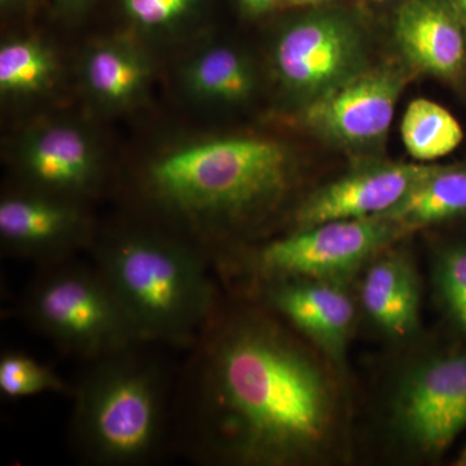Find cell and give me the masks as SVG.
Here are the masks:
<instances>
[{
	"mask_svg": "<svg viewBox=\"0 0 466 466\" xmlns=\"http://www.w3.org/2000/svg\"><path fill=\"white\" fill-rule=\"evenodd\" d=\"M191 348L175 410L193 460L287 465L323 441L327 381L278 325L218 308Z\"/></svg>",
	"mask_w": 466,
	"mask_h": 466,
	"instance_id": "cell-1",
	"label": "cell"
},
{
	"mask_svg": "<svg viewBox=\"0 0 466 466\" xmlns=\"http://www.w3.org/2000/svg\"><path fill=\"white\" fill-rule=\"evenodd\" d=\"M290 177L289 152L281 144L220 137L152 159L142 189L159 213L187 229L184 240L210 259L213 238L280 200Z\"/></svg>",
	"mask_w": 466,
	"mask_h": 466,
	"instance_id": "cell-2",
	"label": "cell"
},
{
	"mask_svg": "<svg viewBox=\"0 0 466 466\" xmlns=\"http://www.w3.org/2000/svg\"><path fill=\"white\" fill-rule=\"evenodd\" d=\"M94 244L95 267L144 341L192 346L218 309L211 260L175 233L124 229Z\"/></svg>",
	"mask_w": 466,
	"mask_h": 466,
	"instance_id": "cell-3",
	"label": "cell"
},
{
	"mask_svg": "<svg viewBox=\"0 0 466 466\" xmlns=\"http://www.w3.org/2000/svg\"><path fill=\"white\" fill-rule=\"evenodd\" d=\"M140 343L88 361L75 389L70 444L92 466H142L161 455L171 422L170 380Z\"/></svg>",
	"mask_w": 466,
	"mask_h": 466,
	"instance_id": "cell-4",
	"label": "cell"
},
{
	"mask_svg": "<svg viewBox=\"0 0 466 466\" xmlns=\"http://www.w3.org/2000/svg\"><path fill=\"white\" fill-rule=\"evenodd\" d=\"M21 312L61 351L87 363L148 343L94 263L67 259L41 266L24 294Z\"/></svg>",
	"mask_w": 466,
	"mask_h": 466,
	"instance_id": "cell-5",
	"label": "cell"
},
{
	"mask_svg": "<svg viewBox=\"0 0 466 466\" xmlns=\"http://www.w3.org/2000/svg\"><path fill=\"white\" fill-rule=\"evenodd\" d=\"M400 231V226L383 218L329 220L269 242L251 265L271 281L314 279L339 283Z\"/></svg>",
	"mask_w": 466,
	"mask_h": 466,
	"instance_id": "cell-6",
	"label": "cell"
},
{
	"mask_svg": "<svg viewBox=\"0 0 466 466\" xmlns=\"http://www.w3.org/2000/svg\"><path fill=\"white\" fill-rule=\"evenodd\" d=\"M403 434L441 453L466 428V352L426 361L404 380L395 406Z\"/></svg>",
	"mask_w": 466,
	"mask_h": 466,
	"instance_id": "cell-7",
	"label": "cell"
},
{
	"mask_svg": "<svg viewBox=\"0 0 466 466\" xmlns=\"http://www.w3.org/2000/svg\"><path fill=\"white\" fill-rule=\"evenodd\" d=\"M360 57L358 34L342 18L319 16L288 27L275 47V67L284 85L320 95L352 78Z\"/></svg>",
	"mask_w": 466,
	"mask_h": 466,
	"instance_id": "cell-8",
	"label": "cell"
},
{
	"mask_svg": "<svg viewBox=\"0 0 466 466\" xmlns=\"http://www.w3.org/2000/svg\"><path fill=\"white\" fill-rule=\"evenodd\" d=\"M0 238L15 256L52 265L90 242V225L78 202L27 189L0 201Z\"/></svg>",
	"mask_w": 466,
	"mask_h": 466,
	"instance_id": "cell-9",
	"label": "cell"
},
{
	"mask_svg": "<svg viewBox=\"0 0 466 466\" xmlns=\"http://www.w3.org/2000/svg\"><path fill=\"white\" fill-rule=\"evenodd\" d=\"M434 167L385 164L354 171L309 196L297 213V223L306 228L329 220L381 218Z\"/></svg>",
	"mask_w": 466,
	"mask_h": 466,
	"instance_id": "cell-10",
	"label": "cell"
},
{
	"mask_svg": "<svg viewBox=\"0 0 466 466\" xmlns=\"http://www.w3.org/2000/svg\"><path fill=\"white\" fill-rule=\"evenodd\" d=\"M400 90V79L388 72L352 76L312 101L306 119L339 142H372L390 127Z\"/></svg>",
	"mask_w": 466,
	"mask_h": 466,
	"instance_id": "cell-11",
	"label": "cell"
},
{
	"mask_svg": "<svg viewBox=\"0 0 466 466\" xmlns=\"http://www.w3.org/2000/svg\"><path fill=\"white\" fill-rule=\"evenodd\" d=\"M21 171L32 191L78 202L99 179V161L87 135L67 125L39 128L21 150Z\"/></svg>",
	"mask_w": 466,
	"mask_h": 466,
	"instance_id": "cell-12",
	"label": "cell"
},
{
	"mask_svg": "<svg viewBox=\"0 0 466 466\" xmlns=\"http://www.w3.org/2000/svg\"><path fill=\"white\" fill-rule=\"evenodd\" d=\"M269 300L297 329L332 357H341L354 323V305L333 281L284 279L272 281Z\"/></svg>",
	"mask_w": 466,
	"mask_h": 466,
	"instance_id": "cell-13",
	"label": "cell"
},
{
	"mask_svg": "<svg viewBox=\"0 0 466 466\" xmlns=\"http://www.w3.org/2000/svg\"><path fill=\"white\" fill-rule=\"evenodd\" d=\"M395 35L404 55L425 72L452 76L464 66V34L438 3L431 0L406 3L398 14Z\"/></svg>",
	"mask_w": 466,
	"mask_h": 466,
	"instance_id": "cell-14",
	"label": "cell"
},
{
	"mask_svg": "<svg viewBox=\"0 0 466 466\" xmlns=\"http://www.w3.org/2000/svg\"><path fill=\"white\" fill-rule=\"evenodd\" d=\"M419 284L412 266L398 254L382 257L368 269L361 302L370 319L394 337H406L419 320Z\"/></svg>",
	"mask_w": 466,
	"mask_h": 466,
	"instance_id": "cell-15",
	"label": "cell"
},
{
	"mask_svg": "<svg viewBox=\"0 0 466 466\" xmlns=\"http://www.w3.org/2000/svg\"><path fill=\"white\" fill-rule=\"evenodd\" d=\"M84 76L88 90L110 106H131L148 86V61L125 42L101 43L85 58Z\"/></svg>",
	"mask_w": 466,
	"mask_h": 466,
	"instance_id": "cell-16",
	"label": "cell"
},
{
	"mask_svg": "<svg viewBox=\"0 0 466 466\" xmlns=\"http://www.w3.org/2000/svg\"><path fill=\"white\" fill-rule=\"evenodd\" d=\"M466 213V167H435L382 216L403 228L443 222Z\"/></svg>",
	"mask_w": 466,
	"mask_h": 466,
	"instance_id": "cell-17",
	"label": "cell"
},
{
	"mask_svg": "<svg viewBox=\"0 0 466 466\" xmlns=\"http://www.w3.org/2000/svg\"><path fill=\"white\" fill-rule=\"evenodd\" d=\"M186 81L196 96L219 103L245 100L254 88L249 64L227 47L210 48L193 58L187 69Z\"/></svg>",
	"mask_w": 466,
	"mask_h": 466,
	"instance_id": "cell-18",
	"label": "cell"
},
{
	"mask_svg": "<svg viewBox=\"0 0 466 466\" xmlns=\"http://www.w3.org/2000/svg\"><path fill=\"white\" fill-rule=\"evenodd\" d=\"M401 139L413 158L434 161L458 148L464 133L449 110L434 101L417 99L404 112Z\"/></svg>",
	"mask_w": 466,
	"mask_h": 466,
	"instance_id": "cell-19",
	"label": "cell"
},
{
	"mask_svg": "<svg viewBox=\"0 0 466 466\" xmlns=\"http://www.w3.org/2000/svg\"><path fill=\"white\" fill-rule=\"evenodd\" d=\"M54 54L34 39H15L0 48V91L29 96L48 87L56 75Z\"/></svg>",
	"mask_w": 466,
	"mask_h": 466,
	"instance_id": "cell-20",
	"label": "cell"
},
{
	"mask_svg": "<svg viewBox=\"0 0 466 466\" xmlns=\"http://www.w3.org/2000/svg\"><path fill=\"white\" fill-rule=\"evenodd\" d=\"M67 385L54 370L29 355L7 351L0 357V391L5 397H32L43 392L67 391Z\"/></svg>",
	"mask_w": 466,
	"mask_h": 466,
	"instance_id": "cell-21",
	"label": "cell"
},
{
	"mask_svg": "<svg viewBox=\"0 0 466 466\" xmlns=\"http://www.w3.org/2000/svg\"><path fill=\"white\" fill-rule=\"evenodd\" d=\"M437 284L450 314L466 330V247L443 254L437 268Z\"/></svg>",
	"mask_w": 466,
	"mask_h": 466,
	"instance_id": "cell-22",
	"label": "cell"
},
{
	"mask_svg": "<svg viewBox=\"0 0 466 466\" xmlns=\"http://www.w3.org/2000/svg\"><path fill=\"white\" fill-rule=\"evenodd\" d=\"M196 0H124L128 16L146 27H162L179 20Z\"/></svg>",
	"mask_w": 466,
	"mask_h": 466,
	"instance_id": "cell-23",
	"label": "cell"
},
{
	"mask_svg": "<svg viewBox=\"0 0 466 466\" xmlns=\"http://www.w3.org/2000/svg\"><path fill=\"white\" fill-rule=\"evenodd\" d=\"M238 3L245 14L250 15V16H260V15L272 11L279 0H238Z\"/></svg>",
	"mask_w": 466,
	"mask_h": 466,
	"instance_id": "cell-24",
	"label": "cell"
},
{
	"mask_svg": "<svg viewBox=\"0 0 466 466\" xmlns=\"http://www.w3.org/2000/svg\"><path fill=\"white\" fill-rule=\"evenodd\" d=\"M288 2L293 5H317V3L324 2V0H288Z\"/></svg>",
	"mask_w": 466,
	"mask_h": 466,
	"instance_id": "cell-25",
	"label": "cell"
},
{
	"mask_svg": "<svg viewBox=\"0 0 466 466\" xmlns=\"http://www.w3.org/2000/svg\"><path fill=\"white\" fill-rule=\"evenodd\" d=\"M69 7L78 8L84 5L87 0H64Z\"/></svg>",
	"mask_w": 466,
	"mask_h": 466,
	"instance_id": "cell-26",
	"label": "cell"
},
{
	"mask_svg": "<svg viewBox=\"0 0 466 466\" xmlns=\"http://www.w3.org/2000/svg\"><path fill=\"white\" fill-rule=\"evenodd\" d=\"M456 465L466 466V447L465 450L462 451L461 455L459 456L458 462H456Z\"/></svg>",
	"mask_w": 466,
	"mask_h": 466,
	"instance_id": "cell-27",
	"label": "cell"
},
{
	"mask_svg": "<svg viewBox=\"0 0 466 466\" xmlns=\"http://www.w3.org/2000/svg\"><path fill=\"white\" fill-rule=\"evenodd\" d=\"M459 7L461 9L462 14H464V16L466 18V0H458Z\"/></svg>",
	"mask_w": 466,
	"mask_h": 466,
	"instance_id": "cell-28",
	"label": "cell"
},
{
	"mask_svg": "<svg viewBox=\"0 0 466 466\" xmlns=\"http://www.w3.org/2000/svg\"><path fill=\"white\" fill-rule=\"evenodd\" d=\"M16 2V0H2L3 5H12V3Z\"/></svg>",
	"mask_w": 466,
	"mask_h": 466,
	"instance_id": "cell-29",
	"label": "cell"
}]
</instances>
